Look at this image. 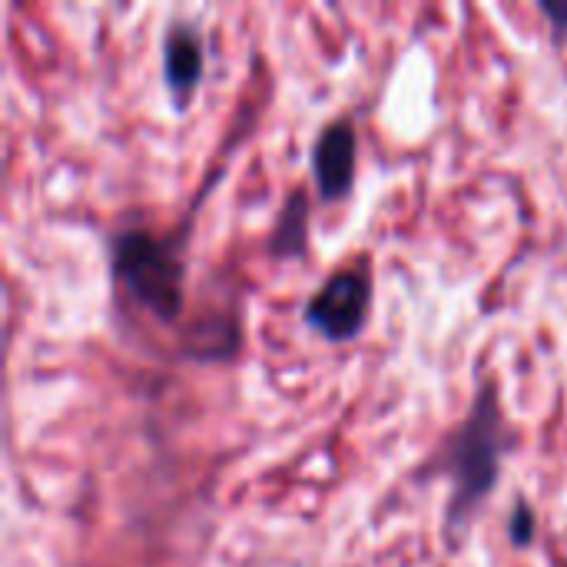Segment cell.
Instances as JSON below:
<instances>
[{
	"label": "cell",
	"mask_w": 567,
	"mask_h": 567,
	"mask_svg": "<svg viewBox=\"0 0 567 567\" xmlns=\"http://www.w3.org/2000/svg\"><path fill=\"white\" fill-rule=\"evenodd\" d=\"M505 419L495 399V389L485 385V392L475 399L468 419L462 429L449 439L442 462L452 478V498H449V545L458 548L475 522V512L482 502L495 492L505 458Z\"/></svg>",
	"instance_id": "6da1fadb"
},
{
	"label": "cell",
	"mask_w": 567,
	"mask_h": 567,
	"mask_svg": "<svg viewBox=\"0 0 567 567\" xmlns=\"http://www.w3.org/2000/svg\"><path fill=\"white\" fill-rule=\"evenodd\" d=\"M113 276L120 289L156 319H176L183 309V256L179 243L150 233H123L113 243Z\"/></svg>",
	"instance_id": "7a4b0ae2"
},
{
	"label": "cell",
	"mask_w": 567,
	"mask_h": 567,
	"mask_svg": "<svg viewBox=\"0 0 567 567\" xmlns=\"http://www.w3.org/2000/svg\"><path fill=\"white\" fill-rule=\"evenodd\" d=\"M369 306H372L369 269L365 266L339 269L312 292V299L306 306V319L329 342H349L365 329Z\"/></svg>",
	"instance_id": "3957f363"
},
{
	"label": "cell",
	"mask_w": 567,
	"mask_h": 567,
	"mask_svg": "<svg viewBox=\"0 0 567 567\" xmlns=\"http://www.w3.org/2000/svg\"><path fill=\"white\" fill-rule=\"evenodd\" d=\"M355 126L349 120L329 123L312 143V176L326 203L342 199L355 179Z\"/></svg>",
	"instance_id": "277c9868"
},
{
	"label": "cell",
	"mask_w": 567,
	"mask_h": 567,
	"mask_svg": "<svg viewBox=\"0 0 567 567\" xmlns=\"http://www.w3.org/2000/svg\"><path fill=\"white\" fill-rule=\"evenodd\" d=\"M206 70L203 33L189 20H173L163 37V80L176 106H186Z\"/></svg>",
	"instance_id": "5b68a950"
},
{
	"label": "cell",
	"mask_w": 567,
	"mask_h": 567,
	"mask_svg": "<svg viewBox=\"0 0 567 567\" xmlns=\"http://www.w3.org/2000/svg\"><path fill=\"white\" fill-rule=\"evenodd\" d=\"M306 233H309V196L302 189H296L276 219V229L269 236V252L272 256H302Z\"/></svg>",
	"instance_id": "8992f818"
},
{
	"label": "cell",
	"mask_w": 567,
	"mask_h": 567,
	"mask_svg": "<svg viewBox=\"0 0 567 567\" xmlns=\"http://www.w3.org/2000/svg\"><path fill=\"white\" fill-rule=\"evenodd\" d=\"M532 538H535V515L525 502H518V508L512 515V542L518 548H525V545H532Z\"/></svg>",
	"instance_id": "52a82bcc"
},
{
	"label": "cell",
	"mask_w": 567,
	"mask_h": 567,
	"mask_svg": "<svg viewBox=\"0 0 567 567\" xmlns=\"http://www.w3.org/2000/svg\"><path fill=\"white\" fill-rule=\"evenodd\" d=\"M542 10H545V17L555 23V33H558V40H565L567 37V7H555V3H542Z\"/></svg>",
	"instance_id": "ba28073f"
}]
</instances>
